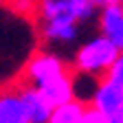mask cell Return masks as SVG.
<instances>
[{
	"label": "cell",
	"instance_id": "obj_1",
	"mask_svg": "<svg viewBox=\"0 0 123 123\" xmlns=\"http://www.w3.org/2000/svg\"><path fill=\"white\" fill-rule=\"evenodd\" d=\"M103 117L123 114V57H117L114 64L101 77L90 103Z\"/></svg>",
	"mask_w": 123,
	"mask_h": 123
},
{
	"label": "cell",
	"instance_id": "obj_2",
	"mask_svg": "<svg viewBox=\"0 0 123 123\" xmlns=\"http://www.w3.org/2000/svg\"><path fill=\"white\" fill-rule=\"evenodd\" d=\"M117 57H121V49L119 46L112 44L108 37H97V40H90L88 44H84L81 49L77 51L75 70L101 77L114 64Z\"/></svg>",
	"mask_w": 123,
	"mask_h": 123
},
{
	"label": "cell",
	"instance_id": "obj_3",
	"mask_svg": "<svg viewBox=\"0 0 123 123\" xmlns=\"http://www.w3.org/2000/svg\"><path fill=\"white\" fill-rule=\"evenodd\" d=\"M66 73H70V68L59 57L49 55V53H35L24 62V68H22V75L18 77V81L40 88L42 84L57 79V77L66 75Z\"/></svg>",
	"mask_w": 123,
	"mask_h": 123
},
{
	"label": "cell",
	"instance_id": "obj_4",
	"mask_svg": "<svg viewBox=\"0 0 123 123\" xmlns=\"http://www.w3.org/2000/svg\"><path fill=\"white\" fill-rule=\"evenodd\" d=\"M13 86L18 88V95H20L24 114H26V123H46V121H49L51 105H49V101L42 97V92H40L35 86L22 84V81H18V79H15Z\"/></svg>",
	"mask_w": 123,
	"mask_h": 123
},
{
	"label": "cell",
	"instance_id": "obj_5",
	"mask_svg": "<svg viewBox=\"0 0 123 123\" xmlns=\"http://www.w3.org/2000/svg\"><path fill=\"white\" fill-rule=\"evenodd\" d=\"M101 31H103V37H108L119 49L123 46V7H121V2H112V5L103 7Z\"/></svg>",
	"mask_w": 123,
	"mask_h": 123
},
{
	"label": "cell",
	"instance_id": "obj_6",
	"mask_svg": "<svg viewBox=\"0 0 123 123\" xmlns=\"http://www.w3.org/2000/svg\"><path fill=\"white\" fill-rule=\"evenodd\" d=\"M0 123H26V114L15 86L0 90Z\"/></svg>",
	"mask_w": 123,
	"mask_h": 123
},
{
	"label": "cell",
	"instance_id": "obj_7",
	"mask_svg": "<svg viewBox=\"0 0 123 123\" xmlns=\"http://www.w3.org/2000/svg\"><path fill=\"white\" fill-rule=\"evenodd\" d=\"M70 73H73V70H70ZM70 73L57 77V79H51V81H46V84H42V86L37 88V90L42 92V97L49 101L51 108H55V105H59V103H66V101L73 99V81H70Z\"/></svg>",
	"mask_w": 123,
	"mask_h": 123
},
{
	"label": "cell",
	"instance_id": "obj_8",
	"mask_svg": "<svg viewBox=\"0 0 123 123\" xmlns=\"http://www.w3.org/2000/svg\"><path fill=\"white\" fill-rule=\"evenodd\" d=\"M86 108H88V103H84L79 99H70L66 103H59V105L51 108V114H49L46 123H79Z\"/></svg>",
	"mask_w": 123,
	"mask_h": 123
},
{
	"label": "cell",
	"instance_id": "obj_9",
	"mask_svg": "<svg viewBox=\"0 0 123 123\" xmlns=\"http://www.w3.org/2000/svg\"><path fill=\"white\" fill-rule=\"evenodd\" d=\"M42 35L55 42H70L77 35V22H42Z\"/></svg>",
	"mask_w": 123,
	"mask_h": 123
},
{
	"label": "cell",
	"instance_id": "obj_10",
	"mask_svg": "<svg viewBox=\"0 0 123 123\" xmlns=\"http://www.w3.org/2000/svg\"><path fill=\"white\" fill-rule=\"evenodd\" d=\"M79 123H105V117H103V114H101L99 110H95L92 105H88Z\"/></svg>",
	"mask_w": 123,
	"mask_h": 123
},
{
	"label": "cell",
	"instance_id": "obj_11",
	"mask_svg": "<svg viewBox=\"0 0 123 123\" xmlns=\"http://www.w3.org/2000/svg\"><path fill=\"white\" fill-rule=\"evenodd\" d=\"M95 7H105V5H112V2H119V0H90Z\"/></svg>",
	"mask_w": 123,
	"mask_h": 123
},
{
	"label": "cell",
	"instance_id": "obj_12",
	"mask_svg": "<svg viewBox=\"0 0 123 123\" xmlns=\"http://www.w3.org/2000/svg\"><path fill=\"white\" fill-rule=\"evenodd\" d=\"M105 123H123V114H114V117H105Z\"/></svg>",
	"mask_w": 123,
	"mask_h": 123
},
{
	"label": "cell",
	"instance_id": "obj_13",
	"mask_svg": "<svg viewBox=\"0 0 123 123\" xmlns=\"http://www.w3.org/2000/svg\"><path fill=\"white\" fill-rule=\"evenodd\" d=\"M5 2H7V0H0V5H5Z\"/></svg>",
	"mask_w": 123,
	"mask_h": 123
}]
</instances>
